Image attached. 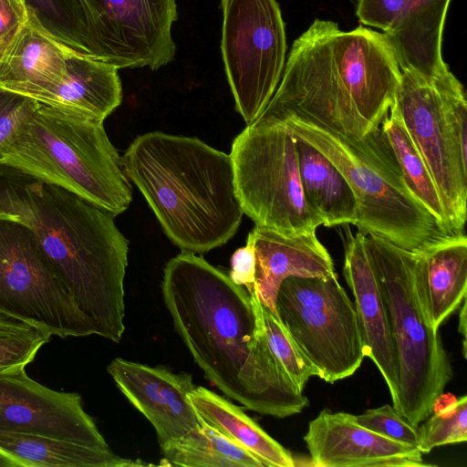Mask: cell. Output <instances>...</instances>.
<instances>
[{"instance_id":"28","label":"cell","mask_w":467,"mask_h":467,"mask_svg":"<svg viewBox=\"0 0 467 467\" xmlns=\"http://www.w3.org/2000/svg\"><path fill=\"white\" fill-rule=\"evenodd\" d=\"M25 2L29 18L46 33L70 49L93 57L85 16L78 0Z\"/></svg>"},{"instance_id":"33","label":"cell","mask_w":467,"mask_h":467,"mask_svg":"<svg viewBox=\"0 0 467 467\" xmlns=\"http://www.w3.org/2000/svg\"><path fill=\"white\" fill-rule=\"evenodd\" d=\"M37 102L32 98L0 88V150L21 122L36 108Z\"/></svg>"},{"instance_id":"32","label":"cell","mask_w":467,"mask_h":467,"mask_svg":"<svg viewBox=\"0 0 467 467\" xmlns=\"http://www.w3.org/2000/svg\"><path fill=\"white\" fill-rule=\"evenodd\" d=\"M354 419L361 426L389 439L418 445V428L410 424L389 404L367 410L362 414L354 415Z\"/></svg>"},{"instance_id":"27","label":"cell","mask_w":467,"mask_h":467,"mask_svg":"<svg viewBox=\"0 0 467 467\" xmlns=\"http://www.w3.org/2000/svg\"><path fill=\"white\" fill-rule=\"evenodd\" d=\"M379 126L395 154L404 182L410 193L449 234H451L431 172L393 105Z\"/></svg>"},{"instance_id":"21","label":"cell","mask_w":467,"mask_h":467,"mask_svg":"<svg viewBox=\"0 0 467 467\" xmlns=\"http://www.w3.org/2000/svg\"><path fill=\"white\" fill-rule=\"evenodd\" d=\"M118 70L101 59L70 50L62 81L36 101L104 121L122 101Z\"/></svg>"},{"instance_id":"36","label":"cell","mask_w":467,"mask_h":467,"mask_svg":"<svg viewBox=\"0 0 467 467\" xmlns=\"http://www.w3.org/2000/svg\"><path fill=\"white\" fill-rule=\"evenodd\" d=\"M255 272V254L252 243L246 240V244L238 248L231 258V280L245 287L249 292L253 290Z\"/></svg>"},{"instance_id":"35","label":"cell","mask_w":467,"mask_h":467,"mask_svg":"<svg viewBox=\"0 0 467 467\" xmlns=\"http://www.w3.org/2000/svg\"><path fill=\"white\" fill-rule=\"evenodd\" d=\"M28 20L25 0H0V64Z\"/></svg>"},{"instance_id":"8","label":"cell","mask_w":467,"mask_h":467,"mask_svg":"<svg viewBox=\"0 0 467 467\" xmlns=\"http://www.w3.org/2000/svg\"><path fill=\"white\" fill-rule=\"evenodd\" d=\"M230 156L238 200L256 227L292 236L323 224L306 202L296 137L284 123L256 119L246 125Z\"/></svg>"},{"instance_id":"4","label":"cell","mask_w":467,"mask_h":467,"mask_svg":"<svg viewBox=\"0 0 467 467\" xmlns=\"http://www.w3.org/2000/svg\"><path fill=\"white\" fill-rule=\"evenodd\" d=\"M121 161L130 182L182 251L208 252L237 232L244 212L230 155L196 138L152 131L138 136Z\"/></svg>"},{"instance_id":"10","label":"cell","mask_w":467,"mask_h":467,"mask_svg":"<svg viewBox=\"0 0 467 467\" xmlns=\"http://www.w3.org/2000/svg\"><path fill=\"white\" fill-rule=\"evenodd\" d=\"M0 314L61 338L98 336L55 274L35 232L1 216Z\"/></svg>"},{"instance_id":"1","label":"cell","mask_w":467,"mask_h":467,"mask_svg":"<svg viewBox=\"0 0 467 467\" xmlns=\"http://www.w3.org/2000/svg\"><path fill=\"white\" fill-rule=\"evenodd\" d=\"M175 330L206 379L244 408L285 418L308 399L272 353L254 290L192 252L171 258L161 282Z\"/></svg>"},{"instance_id":"22","label":"cell","mask_w":467,"mask_h":467,"mask_svg":"<svg viewBox=\"0 0 467 467\" xmlns=\"http://www.w3.org/2000/svg\"><path fill=\"white\" fill-rule=\"evenodd\" d=\"M295 137L300 182L309 208L326 227L356 226L358 202L345 176L313 145Z\"/></svg>"},{"instance_id":"37","label":"cell","mask_w":467,"mask_h":467,"mask_svg":"<svg viewBox=\"0 0 467 467\" xmlns=\"http://www.w3.org/2000/svg\"><path fill=\"white\" fill-rule=\"evenodd\" d=\"M466 299L462 302V306H460V316H459V327L458 331L462 336V353L463 357L466 358V330H467V311H466Z\"/></svg>"},{"instance_id":"25","label":"cell","mask_w":467,"mask_h":467,"mask_svg":"<svg viewBox=\"0 0 467 467\" xmlns=\"http://www.w3.org/2000/svg\"><path fill=\"white\" fill-rule=\"evenodd\" d=\"M190 400L203 422L246 450L264 467L296 465L291 452L233 402L203 387H195Z\"/></svg>"},{"instance_id":"24","label":"cell","mask_w":467,"mask_h":467,"mask_svg":"<svg viewBox=\"0 0 467 467\" xmlns=\"http://www.w3.org/2000/svg\"><path fill=\"white\" fill-rule=\"evenodd\" d=\"M417 251L432 324L439 329L466 299L467 237L464 232L449 234Z\"/></svg>"},{"instance_id":"11","label":"cell","mask_w":467,"mask_h":467,"mask_svg":"<svg viewBox=\"0 0 467 467\" xmlns=\"http://www.w3.org/2000/svg\"><path fill=\"white\" fill-rule=\"evenodd\" d=\"M221 51L235 107L246 125L264 111L282 78L286 36L276 0H221Z\"/></svg>"},{"instance_id":"14","label":"cell","mask_w":467,"mask_h":467,"mask_svg":"<svg viewBox=\"0 0 467 467\" xmlns=\"http://www.w3.org/2000/svg\"><path fill=\"white\" fill-rule=\"evenodd\" d=\"M0 431L41 434L111 451L79 394L45 387L25 368L0 374Z\"/></svg>"},{"instance_id":"9","label":"cell","mask_w":467,"mask_h":467,"mask_svg":"<svg viewBox=\"0 0 467 467\" xmlns=\"http://www.w3.org/2000/svg\"><path fill=\"white\" fill-rule=\"evenodd\" d=\"M277 317L328 383L353 375L365 358L354 303L328 276H288L275 298Z\"/></svg>"},{"instance_id":"23","label":"cell","mask_w":467,"mask_h":467,"mask_svg":"<svg viewBox=\"0 0 467 467\" xmlns=\"http://www.w3.org/2000/svg\"><path fill=\"white\" fill-rule=\"evenodd\" d=\"M0 457L9 467H130L147 466L140 460L120 457L55 437L0 431Z\"/></svg>"},{"instance_id":"38","label":"cell","mask_w":467,"mask_h":467,"mask_svg":"<svg viewBox=\"0 0 467 467\" xmlns=\"http://www.w3.org/2000/svg\"><path fill=\"white\" fill-rule=\"evenodd\" d=\"M0 462H1V458H0Z\"/></svg>"},{"instance_id":"6","label":"cell","mask_w":467,"mask_h":467,"mask_svg":"<svg viewBox=\"0 0 467 467\" xmlns=\"http://www.w3.org/2000/svg\"><path fill=\"white\" fill-rule=\"evenodd\" d=\"M364 244L384 302L398 371L395 410L413 427L434 410L453 377L439 329L433 327L418 251L374 234Z\"/></svg>"},{"instance_id":"19","label":"cell","mask_w":467,"mask_h":467,"mask_svg":"<svg viewBox=\"0 0 467 467\" xmlns=\"http://www.w3.org/2000/svg\"><path fill=\"white\" fill-rule=\"evenodd\" d=\"M451 0H409L398 19L384 32L400 70L429 81L452 75L441 55L442 31Z\"/></svg>"},{"instance_id":"18","label":"cell","mask_w":467,"mask_h":467,"mask_svg":"<svg viewBox=\"0 0 467 467\" xmlns=\"http://www.w3.org/2000/svg\"><path fill=\"white\" fill-rule=\"evenodd\" d=\"M247 240L255 254L253 290L260 303L276 317L275 298L284 279L336 274L331 255L316 232L287 236L254 226Z\"/></svg>"},{"instance_id":"16","label":"cell","mask_w":467,"mask_h":467,"mask_svg":"<svg viewBox=\"0 0 467 467\" xmlns=\"http://www.w3.org/2000/svg\"><path fill=\"white\" fill-rule=\"evenodd\" d=\"M316 467H424L421 452L358 424L353 414L324 409L304 436Z\"/></svg>"},{"instance_id":"17","label":"cell","mask_w":467,"mask_h":467,"mask_svg":"<svg viewBox=\"0 0 467 467\" xmlns=\"http://www.w3.org/2000/svg\"><path fill=\"white\" fill-rule=\"evenodd\" d=\"M365 234L345 230L344 275L354 297L365 357L387 384L393 405L398 398V371L386 309L364 244Z\"/></svg>"},{"instance_id":"2","label":"cell","mask_w":467,"mask_h":467,"mask_svg":"<svg viewBox=\"0 0 467 467\" xmlns=\"http://www.w3.org/2000/svg\"><path fill=\"white\" fill-rule=\"evenodd\" d=\"M0 216L35 232L55 274L98 336L119 343L125 329L129 241L114 215L1 164Z\"/></svg>"},{"instance_id":"31","label":"cell","mask_w":467,"mask_h":467,"mask_svg":"<svg viewBox=\"0 0 467 467\" xmlns=\"http://www.w3.org/2000/svg\"><path fill=\"white\" fill-rule=\"evenodd\" d=\"M264 327L269 348L294 384L301 390L317 368L303 355L281 321L262 305Z\"/></svg>"},{"instance_id":"13","label":"cell","mask_w":467,"mask_h":467,"mask_svg":"<svg viewBox=\"0 0 467 467\" xmlns=\"http://www.w3.org/2000/svg\"><path fill=\"white\" fill-rule=\"evenodd\" d=\"M421 154L438 189L451 234L463 232L466 222L467 166L445 120L439 84L400 70L392 104Z\"/></svg>"},{"instance_id":"7","label":"cell","mask_w":467,"mask_h":467,"mask_svg":"<svg viewBox=\"0 0 467 467\" xmlns=\"http://www.w3.org/2000/svg\"><path fill=\"white\" fill-rule=\"evenodd\" d=\"M277 120L322 152L341 171L358 202L356 226L409 251L449 234L410 193L380 126L360 138L323 129L295 116Z\"/></svg>"},{"instance_id":"15","label":"cell","mask_w":467,"mask_h":467,"mask_svg":"<svg viewBox=\"0 0 467 467\" xmlns=\"http://www.w3.org/2000/svg\"><path fill=\"white\" fill-rule=\"evenodd\" d=\"M119 389L153 426L160 447L202 425L190 400L191 374H175L120 358L107 367Z\"/></svg>"},{"instance_id":"12","label":"cell","mask_w":467,"mask_h":467,"mask_svg":"<svg viewBox=\"0 0 467 467\" xmlns=\"http://www.w3.org/2000/svg\"><path fill=\"white\" fill-rule=\"evenodd\" d=\"M92 56L120 68L157 70L174 58L176 0H78Z\"/></svg>"},{"instance_id":"30","label":"cell","mask_w":467,"mask_h":467,"mask_svg":"<svg viewBox=\"0 0 467 467\" xmlns=\"http://www.w3.org/2000/svg\"><path fill=\"white\" fill-rule=\"evenodd\" d=\"M420 424L417 449L421 453H429L439 446L466 441L467 396L453 399Z\"/></svg>"},{"instance_id":"29","label":"cell","mask_w":467,"mask_h":467,"mask_svg":"<svg viewBox=\"0 0 467 467\" xmlns=\"http://www.w3.org/2000/svg\"><path fill=\"white\" fill-rule=\"evenodd\" d=\"M50 337L30 324L0 314V374L24 369Z\"/></svg>"},{"instance_id":"26","label":"cell","mask_w":467,"mask_h":467,"mask_svg":"<svg viewBox=\"0 0 467 467\" xmlns=\"http://www.w3.org/2000/svg\"><path fill=\"white\" fill-rule=\"evenodd\" d=\"M161 451V466L264 467L254 455L205 422Z\"/></svg>"},{"instance_id":"3","label":"cell","mask_w":467,"mask_h":467,"mask_svg":"<svg viewBox=\"0 0 467 467\" xmlns=\"http://www.w3.org/2000/svg\"><path fill=\"white\" fill-rule=\"evenodd\" d=\"M400 78L383 33L362 26L344 31L317 18L294 41L280 82L256 119L295 116L360 138L388 115Z\"/></svg>"},{"instance_id":"20","label":"cell","mask_w":467,"mask_h":467,"mask_svg":"<svg viewBox=\"0 0 467 467\" xmlns=\"http://www.w3.org/2000/svg\"><path fill=\"white\" fill-rule=\"evenodd\" d=\"M70 50L29 18L0 64V88L37 100L62 81Z\"/></svg>"},{"instance_id":"34","label":"cell","mask_w":467,"mask_h":467,"mask_svg":"<svg viewBox=\"0 0 467 467\" xmlns=\"http://www.w3.org/2000/svg\"><path fill=\"white\" fill-rule=\"evenodd\" d=\"M409 0H358L356 16L365 26L388 31Z\"/></svg>"},{"instance_id":"5","label":"cell","mask_w":467,"mask_h":467,"mask_svg":"<svg viewBox=\"0 0 467 467\" xmlns=\"http://www.w3.org/2000/svg\"><path fill=\"white\" fill-rule=\"evenodd\" d=\"M0 151V165L59 186L114 216L132 201L102 120L37 102Z\"/></svg>"}]
</instances>
